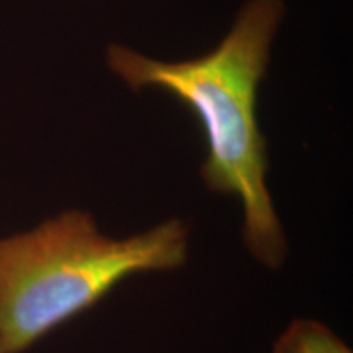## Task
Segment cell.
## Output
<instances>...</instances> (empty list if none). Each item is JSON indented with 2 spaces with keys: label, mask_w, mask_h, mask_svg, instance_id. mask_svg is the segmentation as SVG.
<instances>
[{
  "label": "cell",
  "mask_w": 353,
  "mask_h": 353,
  "mask_svg": "<svg viewBox=\"0 0 353 353\" xmlns=\"http://www.w3.org/2000/svg\"><path fill=\"white\" fill-rule=\"evenodd\" d=\"M283 15V0H247L223 41L196 59L157 61L123 44L107 50L110 70L131 90H164L195 114L206 143L203 183L239 200L245 249L272 270L283 265L288 244L267 185L257 99Z\"/></svg>",
  "instance_id": "1"
},
{
  "label": "cell",
  "mask_w": 353,
  "mask_h": 353,
  "mask_svg": "<svg viewBox=\"0 0 353 353\" xmlns=\"http://www.w3.org/2000/svg\"><path fill=\"white\" fill-rule=\"evenodd\" d=\"M190 229L182 219L134 236L101 232L94 216L68 210L26 232L0 237V341L23 353L99 304L126 278L185 265Z\"/></svg>",
  "instance_id": "2"
},
{
  "label": "cell",
  "mask_w": 353,
  "mask_h": 353,
  "mask_svg": "<svg viewBox=\"0 0 353 353\" xmlns=\"http://www.w3.org/2000/svg\"><path fill=\"white\" fill-rule=\"evenodd\" d=\"M272 353H353L352 348L314 319H294L273 343Z\"/></svg>",
  "instance_id": "3"
},
{
  "label": "cell",
  "mask_w": 353,
  "mask_h": 353,
  "mask_svg": "<svg viewBox=\"0 0 353 353\" xmlns=\"http://www.w3.org/2000/svg\"><path fill=\"white\" fill-rule=\"evenodd\" d=\"M0 353H3V348H2V341H0Z\"/></svg>",
  "instance_id": "4"
}]
</instances>
